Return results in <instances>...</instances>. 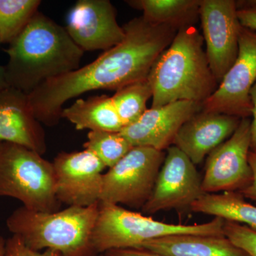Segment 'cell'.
<instances>
[{
	"mask_svg": "<svg viewBox=\"0 0 256 256\" xmlns=\"http://www.w3.org/2000/svg\"><path fill=\"white\" fill-rule=\"evenodd\" d=\"M122 28L126 36L118 44L92 63L43 82L28 95L32 114L42 124L56 126L64 104L85 92H116L148 78L178 32L171 26L152 24L142 16L133 18Z\"/></svg>",
	"mask_w": 256,
	"mask_h": 256,
	"instance_id": "1",
	"label": "cell"
},
{
	"mask_svg": "<svg viewBox=\"0 0 256 256\" xmlns=\"http://www.w3.org/2000/svg\"><path fill=\"white\" fill-rule=\"evenodd\" d=\"M5 52L10 86L28 95L43 82L80 68L84 54L65 28L40 12Z\"/></svg>",
	"mask_w": 256,
	"mask_h": 256,
	"instance_id": "2",
	"label": "cell"
},
{
	"mask_svg": "<svg viewBox=\"0 0 256 256\" xmlns=\"http://www.w3.org/2000/svg\"><path fill=\"white\" fill-rule=\"evenodd\" d=\"M204 38L194 26L180 28L148 76L152 107L178 101L202 104L218 87L204 50Z\"/></svg>",
	"mask_w": 256,
	"mask_h": 256,
	"instance_id": "3",
	"label": "cell"
},
{
	"mask_svg": "<svg viewBox=\"0 0 256 256\" xmlns=\"http://www.w3.org/2000/svg\"><path fill=\"white\" fill-rule=\"evenodd\" d=\"M99 204L68 206L54 213L22 206L8 217L6 227L36 252L50 249L60 256H98L92 245V235Z\"/></svg>",
	"mask_w": 256,
	"mask_h": 256,
	"instance_id": "4",
	"label": "cell"
},
{
	"mask_svg": "<svg viewBox=\"0 0 256 256\" xmlns=\"http://www.w3.org/2000/svg\"><path fill=\"white\" fill-rule=\"evenodd\" d=\"M225 220L218 217L207 223L183 225L159 222L114 204L100 202L92 235L98 254L114 249L138 248L149 240L175 235H224Z\"/></svg>",
	"mask_w": 256,
	"mask_h": 256,
	"instance_id": "5",
	"label": "cell"
},
{
	"mask_svg": "<svg viewBox=\"0 0 256 256\" xmlns=\"http://www.w3.org/2000/svg\"><path fill=\"white\" fill-rule=\"evenodd\" d=\"M0 196L16 198L30 210L58 212L53 163L25 146L0 142Z\"/></svg>",
	"mask_w": 256,
	"mask_h": 256,
	"instance_id": "6",
	"label": "cell"
},
{
	"mask_svg": "<svg viewBox=\"0 0 256 256\" xmlns=\"http://www.w3.org/2000/svg\"><path fill=\"white\" fill-rule=\"evenodd\" d=\"M165 158L164 151L134 146L102 176L100 202L142 208Z\"/></svg>",
	"mask_w": 256,
	"mask_h": 256,
	"instance_id": "7",
	"label": "cell"
},
{
	"mask_svg": "<svg viewBox=\"0 0 256 256\" xmlns=\"http://www.w3.org/2000/svg\"><path fill=\"white\" fill-rule=\"evenodd\" d=\"M256 82V31L240 26L236 60L214 92L202 104V110L252 117L250 92Z\"/></svg>",
	"mask_w": 256,
	"mask_h": 256,
	"instance_id": "8",
	"label": "cell"
},
{
	"mask_svg": "<svg viewBox=\"0 0 256 256\" xmlns=\"http://www.w3.org/2000/svg\"><path fill=\"white\" fill-rule=\"evenodd\" d=\"M252 119L242 118L228 140L207 156L202 191L204 194L242 191L252 181L248 162L252 144Z\"/></svg>",
	"mask_w": 256,
	"mask_h": 256,
	"instance_id": "9",
	"label": "cell"
},
{
	"mask_svg": "<svg viewBox=\"0 0 256 256\" xmlns=\"http://www.w3.org/2000/svg\"><path fill=\"white\" fill-rule=\"evenodd\" d=\"M166 151L151 196L142 208L144 214L191 210L193 204L204 194L196 165L173 144Z\"/></svg>",
	"mask_w": 256,
	"mask_h": 256,
	"instance_id": "10",
	"label": "cell"
},
{
	"mask_svg": "<svg viewBox=\"0 0 256 256\" xmlns=\"http://www.w3.org/2000/svg\"><path fill=\"white\" fill-rule=\"evenodd\" d=\"M200 18L208 65L220 84L238 56L242 25L237 16L236 1L202 0Z\"/></svg>",
	"mask_w": 256,
	"mask_h": 256,
	"instance_id": "11",
	"label": "cell"
},
{
	"mask_svg": "<svg viewBox=\"0 0 256 256\" xmlns=\"http://www.w3.org/2000/svg\"><path fill=\"white\" fill-rule=\"evenodd\" d=\"M56 194L60 204L86 207L100 202L106 166L90 150L62 152L53 161Z\"/></svg>",
	"mask_w": 256,
	"mask_h": 256,
	"instance_id": "12",
	"label": "cell"
},
{
	"mask_svg": "<svg viewBox=\"0 0 256 256\" xmlns=\"http://www.w3.org/2000/svg\"><path fill=\"white\" fill-rule=\"evenodd\" d=\"M65 28L84 52H106L122 42L126 36L109 0H78L69 12Z\"/></svg>",
	"mask_w": 256,
	"mask_h": 256,
	"instance_id": "13",
	"label": "cell"
},
{
	"mask_svg": "<svg viewBox=\"0 0 256 256\" xmlns=\"http://www.w3.org/2000/svg\"><path fill=\"white\" fill-rule=\"evenodd\" d=\"M202 110V104L188 100L151 108L136 122L122 128L120 133L132 146L164 151L172 146L182 126Z\"/></svg>",
	"mask_w": 256,
	"mask_h": 256,
	"instance_id": "14",
	"label": "cell"
},
{
	"mask_svg": "<svg viewBox=\"0 0 256 256\" xmlns=\"http://www.w3.org/2000/svg\"><path fill=\"white\" fill-rule=\"evenodd\" d=\"M0 142L28 148L43 156L46 153V133L32 114L28 94L9 87L0 92Z\"/></svg>",
	"mask_w": 256,
	"mask_h": 256,
	"instance_id": "15",
	"label": "cell"
},
{
	"mask_svg": "<svg viewBox=\"0 0 256 256\" xmlns=\"http://www.w3.org/2000/svg\"><path fill=\"white\" fill-rule=\"evenodd\" d=\"M242 119L201 110L182 126L174 138L176 146L195 165L201 164L214 150L228 140Z\"/></svg>",
	"mask_w": 256,
	"mask_h": 256,
	"instance_id": "16",
	"label": "cell"
},
{
	"mask_svg": "<svg viewBox=\"0 0 256 256\" xmlns=\"http://www.w3.org/2000/svg\"><path fill=\"white\" fill-rule=\"evenodd\" d=\"M138 248L166 256H249L225 235H175L149 240Z\"/></svg>",
	"mask_w": 256,
	"mask_h": 256,
	"instance_id": "17",
	"label": "cell"
},
{
	"mask_svg": "<svg viewBox=\"0 0 256 256\" xmlns=\"http://www.w3.org/2000/svg\"><path fill=\"white\" fill-rule=\"evenodd\" d=\"M60 117L72 122L78 130L120 132L124 128L112 97L106 95L79 98L63 108Z\"/></svg>",
	"mask_w": 256,
	"mask_h": 256,
	"instance_id": "18",
	"label": "cell"
},
{
	"mask_svg": "<svg viewBox=\"0 0 256 256\" xmlns=\"http://www.w3.org/2000/svg\"><path fill=\"white\" fill-rule=\"evenodd\" d=\"M191 210L242 224L256 232V206L246 202L239 192L204 194Z\"/></svg>",
	"mask_w": 256,
	"mask_h": 256,
	"instance_id": "19",
	"label": "cell"
},
{
	"mask_svg": "<svg viewBox=\"0 0 256 256\" xmlns=\"http://www.w3.org/2000/svg\"><path fill=\"white\" fill-rule=\"evenodd\" d=\"M202 0H140L130 2L142 10L148 22L180 30L193 26L200 18Z\"/></svg>",
	"mask_w": 256,
	"mask_h": 256,
	"instance_id": "20",
	"label": "cell"
},
{
	"mask_svg": "<svg viewBox=\"0 0 256 256\" xmlns=\"http://www.w3.org/2000/svg\"><path fill=\"white\" fill-rule=\"evenodd\" d=\"M40 0H0V41L10 44L36 14Z\"/></svg>",
	"mask_w": 256,
	"mask_h": 256,
	"instance_id": "21",
	"label": "cell"
},
{
	"mask_svg": "<svg viewBox=\"0 0 256 256\" xmlns=\"http://www.w3.org/2000/svg\"><path fill=\"white\" fill-rule=\"evenodd\" d=\"M152 96L148 78L128 84L116 90L112 102L124 126L136 122L146 110V102Z\"/></svg>",
	"mask_w": 256,
	"mask_h": 256,
	"instance_id": "22",
	"label": "cell"
},
{
	"mask_svg": "<svg viewBox=\"0 0 256 256\" xmlns=\"http://www.w3.org/2000/svg\"><path fill=\"white\" fill-rule=\"evenodd\" d=\"M84 146V149L92 152L109 169L134 148L120 132L106 131H90Z\"/></svg>",
	"mask_w": 256,
	"mask_h": 256,
	"instance_id": "23",
	"label": "cell"
},
{
	"mask_svg": "<svg viewBox=\"0 0 256 256\" xmlns=\"http://www.w3.org/2000/svg\"><path fill=\"white\" fill-rule=\"evenodd\" d=\"M224 234L249 256H256V232L246 226L225 220Z\"/></svg>",
	"mask_w": 256,
	"mask_h": 256,
	"instance_id": "24",
	"label": "cell"
},
{
	"mask_svg": "<svg viewBox=\"0 0 256 256\" xmlns=\"http://www.w3.org/2000/svg\"><path fill=\"white\" fill-rule=\"evenodd\" d=\"M4 256H60L56 250L47 249L43 252L32 250L18 236L6 239Z\"/></svg>",
	"mask_w": 256,
	"mask_h": 256,
	"instance_id": "25",
	"label": "cell"
},
{
	"mask_svg": "<svg viewBox=\"0 0 256 256\" xmlns=\"http://www.w3.org/2000/svg\"><path fill=\"white\" fill-rule=\"evenodd\" d=\"M248 162L252 170V181L247 188L239 192V193L244 198L256 201V153L250 151L248 154Z\"/></svg>",
	"mask_w": 256,
	"mask_h": 256,
	"instance_id": "26",
	"label": "cell"
},
{
	"mask_svg": "<svg viewBox=\"0 0 256 256\" xmlns=\"http://www.w3.org/2000/svg\"><path fill=\"white\" fill-rule=\"evenodd\" d=\"M237 16L242 26L256 31V8L237 10Z\"/></svg>",
	"mask_w": 256,
	"mask_h": 256,
	"instance_id": "27",
	"label": "cell"
},
{
	"mask_svg": "<svg viewBox=\"0 0 256 256\" xmlns=\"http://www.w3.org/2000/svg\"><path fill=\"white\" fill-rule=\"evenodd\" d=\"M104 254L107 256H166L142 248L114 249Z\"/></svg>",
	"mask_w": 256,
	"mask_h": 256,
	"instance_id": "28",
	"label": "cell"
},
{
	"mask_svg": "<svg viewBox=\"0 0 256 256\" xmlns=\"http://www.w3.org/2000/svg\"><path fill=\"white\" fill-rule=\"evenodd\" d=\"M250 96L252 107V124H250V132H252L250 151L256 153V82L250 90Z\"/></svg>",
	"mask_w": 256,
	"mask_h": 256,
	"instance_id": "29",
	"label": "cell"
},
{
	"mask_svg": "<svg viewBox=\"0 0 256 256\" xmlns=\"http://www.w3.org/2000/svg\"><path fill=\"white\" fill-rule=\"evenodd\" d=\"M237 10L252 9L256 8V0H242L236 1Z\"/></svg>",
	"mask_w": 256,
	"mask_h": 256,
	"instance_id": "30",
	"label": "cell"
},
{
	"mask_svg": "<svg viewBox=\"0 0 256 256\" xmlns=\"http://www.w3.org/2000/svg\"><path fill=\"white\" fill-rule=\"evenodd\" d=\"M8 77H6V68L5 66L0 65V92L9 88Z\"/></svg>",
	"mask_w": 256,
	"mask_h": 256,
	"instance_id": "31",
	"label": "cell"
},
{
	"mask_svg": "<svg viewBox=\"0 0 256 256\" xmlns=\"http://www.w3.org/2000/svg\"><path fill=\"white\" fill-rule=\"evenodd\" d=\"M5 244H6V240L0 236V256H4Z\"/></svg>",
	"mask_w": 256,
	"mask_h": 256,
	"instance_id": "32",
	"label": "cell"
},
{
	"mask_svg": "<svg viewBox=\"0 0 256 256\" xmlns=\"http://www.w3.org/2000/svg\"><path fill=\"white\" fill-rule=\"evenodd\" d=\"M98 256H107L105 254H101L100 255H98Z\"/></svg>",
	"mask_w": 256,
	"mask_h": 256,
	"instance_id": "33",
	"label": "cell"
},
{
	"mask_svg": "<svg viewBox=\"0 0 256 256\" xmlns=\"http://www.w3.org/2000/svg\"><path fill=\"white\" fill-rule=\"evenodd\" d=\"M2 44V43H1V41H0V44Z\"/></svg>",
	"mask_w": 256,
	"mask_h": 256,
	"instance_id": "34",
	"label": "cell"
}]
</instances>
